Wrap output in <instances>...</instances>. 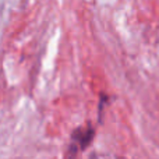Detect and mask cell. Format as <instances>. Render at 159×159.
Wrapping results in <instances>:
<instances>
[{"label":"cell","instance_id":"cell-1","mask_svg":"<svg viewBox=\"0 0 159 159\" xmlns=\"http://www.w3.org/2000/svg\"><path fill=\"white\" fill-rule=\"evenodd\" d=\"M93 137H95V130L89 124L75 129V131L71 135V143H70V147L67 149L66 159H75L78 152L84 151L92 143Z\"/></svg>","mask_w":159,"mask_h":159}]
</instances>
